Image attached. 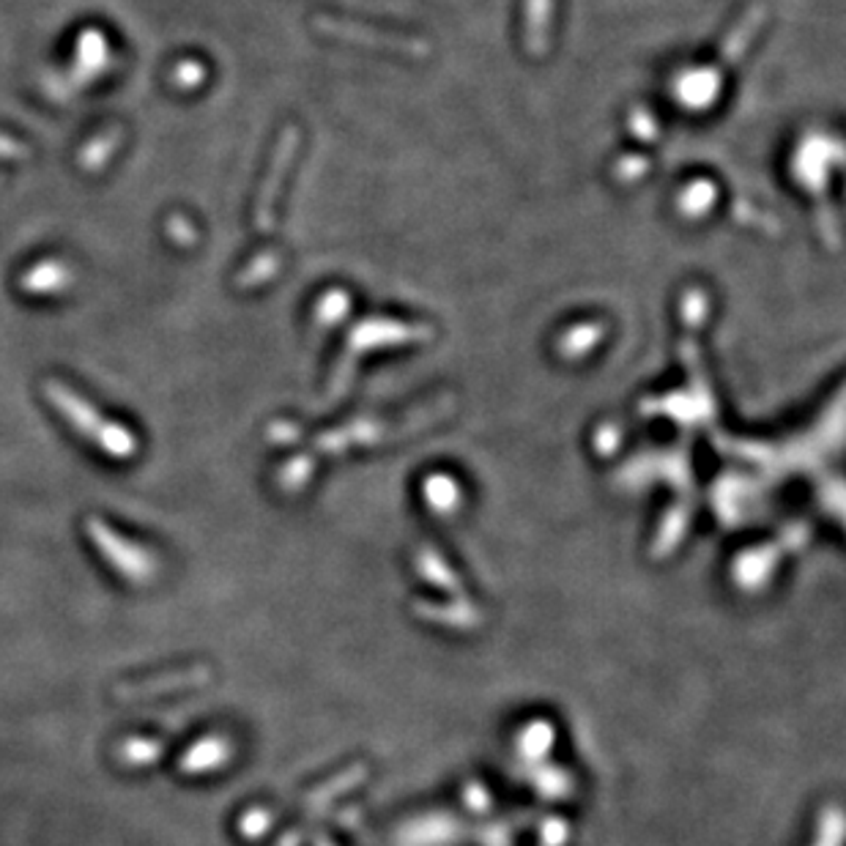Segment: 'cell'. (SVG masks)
Masks as SVG:
<instances>
[{"mask_svg": "<svg viewBox=\"0 0 846 846\" xmlns=\"http://www.w3.org/2000/svg\"><path fill=\"white\" fill-rule=\"evenodd\" d=\"M75 283V269L61 258H45L33 264L20 277V291L28 296H50L61 294Z\"/></svg>", "mask_w": 846, "mask_h": 846, "instance_id": "obj_5", "label": "cell"}, {"mask_svg": "<svg viewBox=\"0 0 846 846\" xmlns=\"http://www.w3.org/2000/svg\"><path fill=\"white\" fill-rule=\"evenodd\" d=\"M204 67L198 61H181L176 69H173V82L178 88H198V82L204 80Z\"/></svg>", "mask_w": 846, "mask_h": 846, "instance_id": "obj_11", "label": "cell"}, {"mask_svg": "<svg viewBox=\"0 0 846 846\" xmlns=\"http://www.w3.org/2000/svg\"><path fill=\"white\" fill-rule=\"evenodd\" d=\"M107 67V41L99 31H86L77 39L75 52V75H71V91L86 88L94 77H99Z\"/></svg>", "mask_w": 846, "mask_h": 846, "instance_id": "obj_7", "label": "cell"}, {"mask_svg": "<svg viewBox=\"0 0 846 846\" xmlns=\"http://www.w3.org/2000/svg\"><path fill=\"white\" fill-rule=\"evenodd\" d=\"M165 230H168V236L173 238V242L184 244V247L195 242V228L189 225L187 217H181V214H173V217L168 219V225H165Z\"/></svg>", "mask_w": 846, "mask_h": 846, "instance_id": "obj_12", "label": "cell"}, {"mask_svg": "<svg viewBox=\"0 0 846 846\" xmlns=\"http://www.w3.org/2000/svg\"><path fill=\"white\" fill-rule=\"evenodd\" d=\"M28 157H31V148H28L26 142L0 132V159H28Z\"/></svg>", "mask_w": 846, "mask_h": 846, "instance_id": "obj_13", "label": "cell"}, {"mask_svg": "<svg viewBox=\"0 0 846 846\" xmlns=\"http://www.w3.org/2000/svg\"><path fill=\"white\" fill-rule=\"evenodd\" d=\"M0 184H3V176H0Z\"/></svg>", "mask_w": 846, "mask_h": 846, "instance_id": "obj_14", "label": "cell"}, {"mask_svg": "<svg viewBox=\"0 0 846 846\" xmlns=\"http://www.w3.org/2000/svg\"><path fill=\"white\" fill-rule=\"evenodd\" d=\"M86 534L88 540H91V545L97 548L99 557H102L121 578H127V581L132 583H151L154 578H157V557H154L148 548L121 538V534H118L110 523L102 521V518H88Z\"/></svg>", "mask_w": 846, "mask_h": 846, "instance_id": "obj_2", "label": "cell"}, {"mask_svg": "<svg viewBox=\"0 0 846 846\" xmlns=\"http://www.w3.org/2000/svg\"><path fill=\"white\" fill-rule=\"evenodd\" d=\"M163 756H165V742L154 740V737H127V740L118 742V748H116V759L121 761L124 767H135V770L157 765Z\"/></svg>", "mask_w": 846, "mask_h": 846, "instance_id": "obj_8", "label": "cell"}, {"mask_svg": "<svg viewBox=\"0 0 846 846\" xmlns=\"http://www.w3.org/2000/svg\"><path fill=\"white\" fill-rule=\"evenodd\" d=\"M212 679L208 666H193V669L181 671H165V675L137 679V682H124L116 688L118 701H146V699H159L165 693H176V690L198 688Z\"/></svg>", "mask_w": 846, "mask_h": 846, "instance_id": "obj_3", "label": "cell"}, {"mask_svg": "<svg viewBox=\"0 0 846 846\" xmlns=\"http://www.w3.org/2000/svg\"><path fill=\"white\" fill-rule=\"evenodd\" d=\"M277 269H279V260H274V255H264V258L255 260L249 269H244L242 274H238V285H242V288H249V285H260L266 277H272V274Z\"/></svg>", "mask_w": 846, "mask_h": 846, "instance_id": "obj_10", "label": "cell"}, {"mask_svg": "<svg viewBox=\"0 0 846 846\" xmlns=\"http://www.w3.org/2000/svg\"><path fill=\"white\" fill-rule=\"evenodd\" d=\"M121 140H124L121 127L107 129V132L94 137L91 142H86V148H82L80 157H77V165H80V168L88 170V173L105 168L107 159H110L112 154H116V148L121 146Z\"/></svg>", "mask_w": 846, "mask_h": 846, "instance_id": "obj_9", "label": "cell"}, {"mask_svg": "<svg viewBox=\"0 0 846 846\" xmlns=\"http://www.w3.org/2000/svg\"><path fill=\"white\" fill-rule=\"evenodd\" d=\"M296 137H299V135H296V129H288V132H285L283 142H279V148H277V157H274L269 178H266L264 187H260L258 208H255V223H258L260 230H272V225H274V217H272V214H274V200H277L279 184H283L291 157H294Z\"/></svg>", "mask_w": 846, "mask_h": 846, "instance_id": "obj_4", "label": "cell"}, {"mask_svg": "<svg viewBox=\"0 0 846 846\" xmlns=\"http://www.w3.org/2000/svg\"><path fill=\"white\" fill-rule=\"evenodd\" d=\"M45 397L77 433H82L88 441H94L99 450L107 452L110 458H116V461H129L137 452V439L129 427L118 425V422L112 420H105L86 397L77 395L75 390H69L61 381H45Z\"/></svg>", "mask_w": 846, "mask_h": 846, "instance_id": "obj_1", "label": "cell"}, {"mask_svg": "<svg viewBox=\"0 0 846 846\" xmlns=\"http://www.w3.org/2000/svg\"><path fill=\"white\" fill-rule=\"evenodd\" d=\"M230 756H234V745L225 740V737H204V740L189 745L178 756V773H184V776H206V773L219 770Z\"/></svg>", "mask_w": 846, "mask_h": 846, "instance_id": "obj_6", "label": "cell"}]
</instances>
